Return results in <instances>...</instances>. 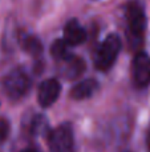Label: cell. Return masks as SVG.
<instances>
[{
    "mask_svg": "<svg viewBox=\"0 0 150 152\" xmlns=\"http://www.w3.org/2000/svg\"><path fill=\"white\" fill-rule=\"evenodd\" d=\"M126 23H128V37L133 47H138L142 43L148 20H146L144 5L137 0H133L126 8Z\"/></svg>",
    "mask_w": 150,
    "mask_h": 152,
    "instance_id": "obj_1",
    "label": "cell"
},
{
    "mask_svg": "<svg viewBox=\"0 0 150 152\" xmlns=\"http://www.w3.org/2000/svg\"><path fill=\"white\" fill-rule=\"evenodd\" d=\"M121 50V40L118 35L110 34L98 45L94 55V66L100 71H108L114 64Z\"/></svg>",
    "mask_w": 150,
    "mask_h": 152,
    "instance_id": "obj_2",
    "label": "cell"
},
{
    "mask_svg": "<svg viewBox=\"0 0 150 152\" xmlns=\"http://www.w3.org/2000/svg\"><path fill=\"white\" fill-rule=\"evenodd\" d=\"M4 91L12 100H19L27 95L31 88V79L24 69H13L4 79Z\"/></svg>",
    "mask_w": 150,
    "mask_h": 152,
    "instance_id": "obj_3",
    "label": "cell"
},
{
    "mask_svg": "<svg viewBox=\"0 0 150 152\" xmlns=\"http://www.w3.org/2000/svg\"><path fill=\"white\" fill-rule=\"evenodd\" d=\"M48 145L50 152H74V136L71 124L64 123L50 131Z\"/></svg>",
    "mask_w": 150,
    "mask_h": 152,
    "instance_id": "obj_4",
    "label": "cell"
},
{
    "mask_svg": "<svg viewBox=\"0 0 150 152\" xmlns=\"http://www.w3.org/2000/svg\"><path fill=\"white\" fill-rule=\"evenodd\" d=\"M132 75L136 87L145 88L150 84V58L148 53L138 52L133 59Z\"/></svg>",
    "mask_w": 150,
    "mask_h": 152,
    "instance_id": "obj_5",
    "label": "cell"
},
{
    "mask_svg": "<svg viewBox=\"0 0 150 152\" xmlns=\"http://www.w3.org/2000/svg\"><path fill=\"white\" fill-rule=\"evenodd\" d=\"M61 94V84L56 79H47L39 87L37 100L43 108H48L58 99Z\"/></svg>",
    "mask_w": 150,
    "mask_h": 152,
    "instance_id": "obj_6",
    "label": "cell"
},
{
    "mask_svg": "<svg viewBox=\"0 0 150 152\" xmlns=\"http://www.w3.org/2000/svg\"><path fill=\"white\" fill-rule=\"evenodd\" d=\"M58 63H60L58 68H60L61 76L68 79V80H74V79L79 77L85 69L84 60L74 55H69L66 59L58 61Z\"/></svg>",
    "mask_w": 150,
    "mask_h": 152,
    "instance_id": "obj_7",
    "label": "cell"
},
{
    "mask_svg": "<svg viewBox=\"0 0 150 152\" xmlns=\"http://www.w3.org/2000/svg\"><path fill=\"white\" fill-rule=\"evenodd\" d=\"M64 40L68 45L82 44L87 40V31L76 19H72L64 27Z\"/></svg>",
    "mask_w": 150,
    "mask_h": 152,
    "instance_id": "obj_8",
    "label": "cell"
},
{
    "mask_svg": "<svg viewBox=\"0 0 150 152\" xmlns=\"http://www.w3.org/2000/svg\"><path fill=\"white\" fill-rule=\"evenodd\" d=\"M97 89L98 81L94 79H87V80H82L77 83L76 86H73V88L71 89V97L76 100H84L93 96Z\"/></svg>",
    "mask_w": 150,
    "mask_h": 152,
    "instance_id": "obj_9",
    "label": "cell"
},
{
    "mask_svg": "<svg viewBox=\"0 0 150 152\" xmlns=\"http://www.w3.org/2000/svg\"><path fill=\"white\" fill-rule=\"evenodd\" d=\"M20 45L27 53L31 56H40L43 52V44L39 40V37L33 35H23L20 37Z\"/></svg>",
    "mask_w": 150,
    "mask_h": 152,
    "instance_id": "obj_10",
    "label": "cell"
},
{
    "mask_svg": "<svg viewBox=\"0 0 150 152\" xmlns=\"http://www.w3.org/2000/svg\"><path fill=\"white\" fill-rule=\"evenodd\" d=\"M50 55H52L56 60L61 61L68 58L69 55H72V53L69 52V45L65 43V40L57 39L53 42L52 47H50Z\"/></svg>",
    "mask_w": 150,
    "mask_h": 152,
    "instance_id": "obj_11",
    "label": "cell"
},
{
    "mask_svg": "<svg viewBox=\"0 0 150 152\" xmlns=\"http://www.w3.org/2000/svg\"><path fill=\"white\" fill-rule=\"evenodd\" d=\"M45 127H47V119L41 115L35 116V119L32 120V127H31L32 132L33 134H41L45 129Z\"/></svg>",
    "mask_w": 150,
    "mask_h": 152,
    "instance_id": "obj_12",
    "label": "cell"
},
{
    "mask_svg": "<svg viewBox=\"0 0 150 152\" xmlns=\"http://www.w3.org/2000/svg\"><path fill=\"white\" fill-rule=\"evenodd\" d=\"M9 134V123L4 119H0V144L5 142Z\"/></svg>",
    "mask_w": 150,
    "mask_h": 152,
    "instance_id": "obj_13",
    "label": "cell"
},
{
    "mask_svg": "<svg viewBox=\"0 0 150 152\" xmlns=\"http://www.w3.org/2000/svg\"><path fill=\"white\" fill-rule=\"evenodd\" d=\"M21 152H37L35 148H25V150H23Z\"/></svg>",
    "mask_w": 150,
    "mask_h": 152,
    "instance_id": "obj_14",
    "label": "cell"
},
{
    "mask_svg": "<svg viewBox=\"0 0 150 152\" xmlns=\"http://www.w3.org/2000/svg\"><path fill=\"white\" fill-rule=\"evenodd\" d=\"M148 150L150 152V131H149V134H148Z\"/></svg>",
    "mask_w": 150,
    "mask_h": 152,
    "instance_id": "obj_15",
    "label": "cell"
}]
</instances>
